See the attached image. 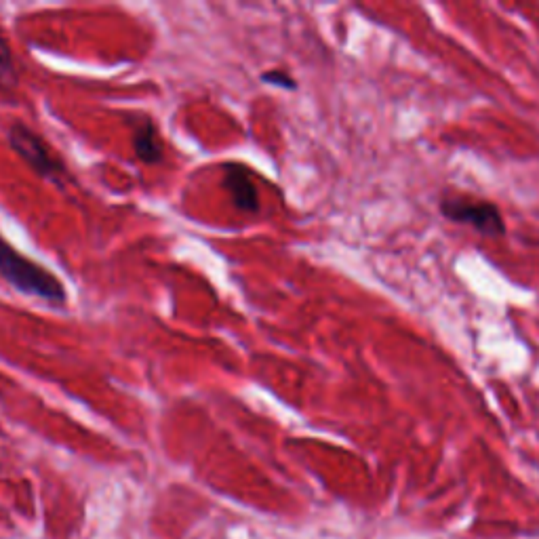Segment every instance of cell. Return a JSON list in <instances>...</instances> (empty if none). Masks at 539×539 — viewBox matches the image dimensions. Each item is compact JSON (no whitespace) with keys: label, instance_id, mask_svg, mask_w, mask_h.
<instances>
[{"label":"cell","instance_id":"3","mask_svg":"<svg viewBox=\"0 0 539 539\" xmlns=\"http://www.w3.org/2000/svg\"><path fill=\"white\" fill-rule=\"evenodd\" d=\"M9 144L17 152V156L32 167V171H36L45 179H51V182H62V177L66 173L62 161L51 154L49 146L30 127L22 123L11 125Z\"/></svg>","mask_w":539,"mask_h":539},{"label":"cell","instance_id":"1","mask_svg":"<svg viewBox=\"0 0 539 539\" xmlns=\"http://www.w3.org/2000/svg\"><path fill=\"white\" fill-rule=\"evenodd\" d=\"M0 276L19 293L45 299L51 304H62L66 289L57 276L47 268L34 264L30 257L19 253L0 236Z\"/></svg>","mask_w":539,"mask_h":539},{"label":"cell","instance_id":"2","mask_svg":"<svg viewBox=\"0 0 539 539\" xmlns=\"http://www.w3.org/2000/svg\"><path fill=\"white\" fill-rule=\"evenodd\" d=\"M438 211L451 224L468 226L483 236L499 238L508 232L502 209L495 203L468 194H447L438 201Z\"/></svg>","mask_w":539,"mask_h":539},{"label":"cell","instance_id":"7","mask_svg":"<svg viewBox=\"0 0 539 539\" xmlns=\"http://www.w3.org/2000/svg\"><path fill=\"white\" fill-rule=\"evenodd\" d=\"M262 81L268 83V85H274V87L287 89V91H295V89H297V83L293 81V78H291L285 70H270V72H264V74H262Z\"/></svg>","mask_w":539,"mask_h":539},{"label":"cell","instance_id":"6","mask_svg":"<svg viewBox=\"0 0 539 539\" xmlns=\"http://www.w3.org/2000/svg\"><path fill=\"white\" fill-rule=\"evenodd\" d=\"M17 87V68L7 41L0 36V91H13Z\"/></svg>","mask_w":539,"mask_h":539},{"label":"cell","instance_id":"5","mask_svg":"<svg viewBox=\"0 0 539 539\" xmlns=\"http://www.w3.org/2000/svg\"><path fill=\"white\" fill-rule=\"evenodd\" d=\"M133 148L135 154L142 163L146 165H156L163 161V142L161 135H158V129L150 118H142L139 125L133 131Z\"/></svg>","mask_w":539,"mask_h":539},{"label":"cell","instance_id":"4","mask_svg":"<svg viewBox=\"0 0 539 539\" xmlns=\"http://www.w3.org/2000/svg\"><path fill=\"white\" fill-rule=\"evenodd\" d=\"M224 186L232 196V205L245 213L259 211V194L251 175L243 165H228L224 171Z\"/></svg>","mask_w":539,"mask_h":539}]
</instances>
